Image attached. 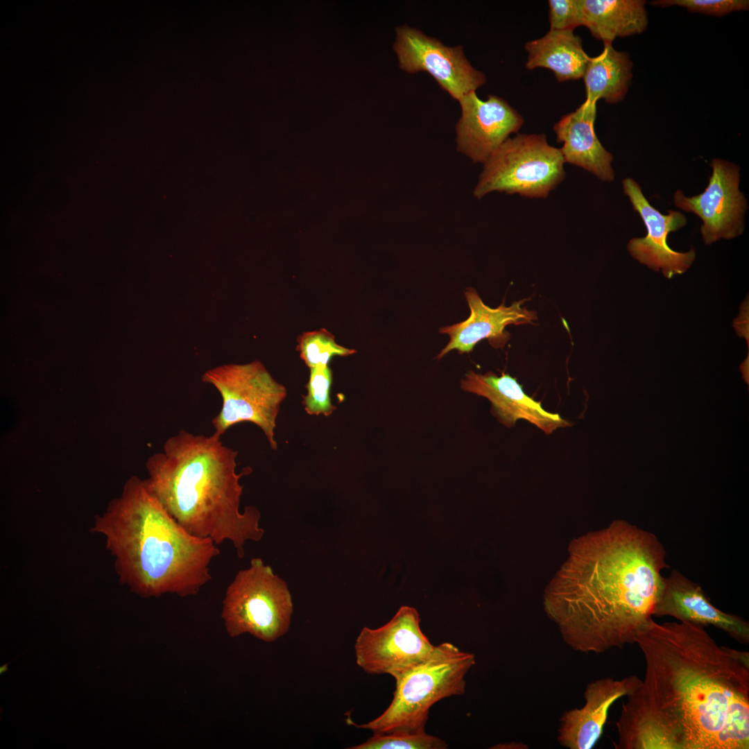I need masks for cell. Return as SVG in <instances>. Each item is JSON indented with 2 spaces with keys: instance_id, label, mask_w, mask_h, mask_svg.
<instances>
[{
  "instance_id": "1",
  "label": "cell",
  "mask_w": 749,
  "mask_h": 749,
  "mask_svg": "<svg viewBox=\"0 0 749 749\" xmlns=\"http://www.w3.org/2000/svg\"><path fill=\"white\" fill-rule=\"evenodd\" d=\"M644 675L622 703L616 749H748L749 653L700 625L652 619L635 642Z\"/></svg>"
},
{
  "instance_id": "2",
  "label": "cell",
  "mask_w": 749,
  "mask_h": 749,
  "mask_svg": "<svg viewBox=\"0 0 749 749\" xmlns=\"http://www.w3.org/2000/svg\"><path fill=\"white\" fill-rule=\"evenodd\" d=\"M668 567L655 534L614 521L571 542L544 590L545 612L576 651L622 648L653 619Z\"/></svg>"
},
{
  "instance_id": "3",
  "label": "cell",
  "mask_w": 749,
  "mask_h": 749,
  "mask_svg": "<svg viewBox=\"0 0 749 749\" xmlns=\"http://www.w3.org/2000/svg\"><path fill=\"white\" fill-rule=\"evenodd\" d=\"M238 452L224 445L221 436L195 435L180 430L164 444L163 451L146 462L148 490L167 513L191 535L216 545L230 541L239 558L247 541L264 534L261 513L254 506L240 510L241 477L236 472Z\"/></svg>"
},
{
  "instance_id": "4",
  "label": "cell",
  "mask_w": 749,
  "mask_h": 749,
  "mask_svg": "<svg viewBox=\"0 0 749 749\" xmlns=\"http://www.w3.org/2000/svg\"><path fill=\"white\" fill-rule=\"evenodd\" d=\"M91 531L104 536L120 583L141 597L197 594L212 579L209 565L220 553L212 540L181 526L135 476Z\"/></svg>"
},
{
  "instance_id": "5",
  "label": "cell",
  "mask_w": 749,
  "mask_h": 749,
  "mask_svg": "<svg viewBox=\"0 0 749 749\" xmlns=\"http://www.w3.org/2000/svg\"><path fill=\"white\" fill-rule=\"evenodd\" d=\"M475 664L473 653L445 642L435 646L431 656L395 680L393 698L378 717L358 725L347 723L374 734L425 732L430 708L440 700L465 692V676Z\"/></svg>"
},
{
  "instance_id": "6",
  "label": "cell",
  "mask_w": 749,
  "mask_h": 749,
  "mask_svg": "<svg viewBox=\"0 0 749 749\" xmlns=\"http://www.w3.org/2000/svg\"><path fill=\"white\" fill-rule=\"evenodd\" d=\"M293 610L286 583L255 558L227 587L221 617L231 637L248 633L272 642L289 631Z\"/></svg>"
},
{
  "instance_id": "7",
  "label": "cell",
  "mask_w": 749,
  "mask_h": 749,
  "mask_svg": "<svg viewBox=\"0 0 749 749\" xmlns=\"http://www.w3.org/2000/svg\"><path fill=\"white\" fill-rule=\"evenodd\" d=\"M202 381L213 385L222 397L221 408L212 420L214 433L221 436L235 424L251 422L277 449L275 429L286 389L261 361L218 365L204 372Z\"/></svg>"
},
{
  "instance_id": "8",
  "label": "cell",
  "mask_w": 749,
  "mask_h": 749,
  "mask_svg": "<svg viewBox=\"0 0 749 749\" xmlns=\"http://www.w3.org/2000/svg\"><path fill=\"white\" fill-rule=\"evenodd\" d=\"M560 148L544 134L508 138L483 163L474 194L481 198L497 191L527 198H546L565 176Z\"/></svg>"
},
{
  "instance_id": "9",
  "label": "cell",
  "mask_w": 749,
  "mask_h": 749,
  "mask_svg": "<svg viewBox=\"0 0 749 749\" xmlns=\"http://www.w3.org/2000/svg\"><path fill=\"white\" fill-rule=\"evenodd\" d=\"M434 648L420 628L417 611L404 605L381 627H364L354 652L357 665L365 672L389 674L397 680L425 662Z\"/></svg>"
},
{
  "instance_id": "10",
  "label": "cell",
  "mask_w": 749,
  "mask_h": 749,
  "mask_svg": "<svg viewBox=\"0 0 749 749\" xmlns=\"http://www.w3.org/2000/svg\"><path fill=\"white\" fill-rule=\"evenodd\" d=\"M394 49L402 69L427 71L455 99L475 92L485 83V75L472 66L460 46H445L417 28L399 27Z\"/></svg>"
},
{
  "instance_id": "11",
  "label": "cell",
  "mask_w": 749,
  "mask_h": 749,
  "mask_svg": "<svg viewBox=\"0 0 749 749\" xmlns=\"http://www.w3.org/2000/svg\"><path fill=\"white\" fill-rule=\"evenodd\" d=\"M710 165L712 174L703 193L692 197L680 190L674 193L677 207L694 213L703 221L700 232L707 245L741 234L747 209V200L739 190V167L721 159H713Z\"/></svg>"
},
{
  "instance_id": "12",
  "label": "cell",
  "mask_w": 749,
  "mask_h": 749,
  "mask_svg": "<svg viewBox=\"0 0 749 749\" xmlns=\"http://www.w3.org/2000/svg\"><path fill=\"white\" fill-rule=\"evenodd\" d=\"M622 184L623 193L629 198L647 230L644 237L630 240L628 250L632 257L651 269L661 271L666 278L685 273L696 259L695 250L675 251L666 241L671 232L677 231L687 224L685 216L673 210H669L667 214L660 213L649 203L640 186L632 178L624 179Z\"/></svg>"
},
{
  "instance_id": "13",
  "label": "cell",
  "mask_w": 749,
  "mask_h": 749,
  "mask_svg": "<svg viewBox=\"0 0 749 749\" xmlns=\"http://www.w3.org/2000/svg\"><path fill=\"white\" fill-rule=\"evenodd\" d=\"M458 101L461 117L456 127L457 149L474 162L484 163L524 123L522 115L497 96L489 95L483 101L471 92Z\"/></svg>"
},
{
  "instance_id": "14",
  "label": "cell",
  "mask_w": 749,
  "mask_h": 749,
  "mask_svg": "<svg viewBox=\"0 0 749 749\" xmlns=\"http://www.w3.org/2000/svg\"><path fill=\"white\" fill-rule=\"evenodd\" d=\"M465 296L470 316L465 320L439 329L440 333L449 336V341L437 355L438 360L454 350L459 354L469 353L483 339H487L494 348H503L510 338V334L505 331L508 325L533 323L537 319L536 311L522 306L523 300L510 306L502 303L493 309L484 304L473 288H467Z\"/></svg>"
},
{
  "instance_id": "15",
  "label": "cell",
  "mask_w": 749,
  "mask_h": 749,
  "mask_svg": "<svg viewBox=\"0 0 749 749\" xmlns=\"http://www.w3.org/2000/svg\"><path fill=\"white\" fill-rule=\"evenodd\" d=\"M653 616H669L679 621L712 626L736 641L749 643V623L743 618L715 607L700 585L677 569L664 577Z\"/></svg>"
},
{
  "instance_id": "16",
  "label": "cell",
  "mask_w": 749,
  "mask_h": 749,
  "mask_svg": "<svg viewBox=\"0 0 749 749\" xmlns=\"http://www.w3.org/2000/svg\"><path fill=\"white\" fill-rule=\"evenodd\" d=\"M640 682L638 676L631 675L621 679L603 678L588 683L584 691V705L565 712L559 719V744L568 749L594 746L603 734L612 705L630 695Z\"/></svg>"
},
{
  "instance_id": "17",
  "label": "cell",
  "mask_w": 749,
  "mask_h": 749,
  "mask_svg": "<svg viewBox=\"0 0 749 749\" xmlns=\"http://www.w3.org/2000/svg\"><path fill=\"white\" fill-rule=\"evenodd\" d=\"M460 388L487 398L491 402V413L506 427H513L517 420L524 419L550 434L558 428L571 425L559 414L545 411L508 374L497 376L492 372L482 374L469 371L460 381Z\"/></svg>"
},
{
  "instance_id": "18",
  "label": "cell",
  "mask_w": 749,
  "mask_h": 749,
  "mask_svg": "<svg viewBox=\"0 0 749 749\" xmlns=\"http://www.w3.org/2000/svg\"><path fill=\"white\" fill-rule=\"evenodd\" d=\"M596 103L585 100L574 112L564 115L553 126L565 162L582 167L602 181L611 182L614 172L612 155L599 140L595 130Z\"/></svg>"
},
{
  "instance_id": "19",
  "label": "cell",
  "mask_w": 749,
  "mask_h": 749,
  "mask_svg": "<svg viewBox=\"0 0 749 749\" xmlns=\"http://www.w3.org/2000/svg\"><path fill=\"white\" fill-rule=\"evenodd\" d=\"M644 0H580L581 26L595 38L612 44L642 33L648 26Z\"/></svg>"
},
{
  "instance_id": "20",
  "label": "cell",
  "mask_w": 749,
  "mask_h": 749,
  "mask_svg": "<svg viewBox=\"0 0 749 749\" xmlns=\"http://www.w3.org/2000/svg\"><path fill=\"white\" fill-rule=\"evenodd\" d=\"M525 49L528 69H549L559 82L583 78L590 58L574 31L549 30L542 37L528 42Z\"/></svg>"
},
{
  "instance_id": "21",
  "label": "cell",
  "mask_w": 749,
  "mask_h": 749,
  "mask_svg": "<svg viewBox=\"0 0 749 749\" xmlns=\"http://www.w3.org/2000/svg\"><path fill=\"white\" fill-rule=\"evenodd\" d=\"M602 52L589 58L583 78L586 99L597 103L603 99L617 103L626 96L632 77V62L629 55L617 51L612 44L604 43Z\"/></svg>"
},
{
  "instance_id": "22",
  "label": "cell",
  "mask_w": 749,
  "mask_h": 749,
  "mask_svg": "<svg viewBox=\"0 0 749 749\" xmlns=\"http://www.w3.org/2000/svg\"><path fill=\"white\" fill-rule=\"evenodd\" d=\"M298 348L301 359L309 368L327 366L334 356H346L356 352L338 345L325 329L303 333L298 338Z\"/></svg>"
},
{
  "instance_id": "23",
  "label": "cell",
  "mask_w": 749,
  "mask_h": 749,
  "mask_svg": "<svg viewBox=\"0 0 749 749\" xmlns=\"http://www.w3.org/2000/svg\"><path fill=\"white\" fill-rule=\"evenodd\" d=\"M447 744L438 737L426 732L418 733L390 732L374 734L365 742L348 747L350 749H445Z\"/></svg>"
},
{
  "instance_id": "24",
  "label": "cell",
  "mask_w": 749,
  "mask_h": 749,
  "mask_svg": "<svg viewBox=\"0 0 749 749\" xmlns=\"http://www.w3.org/2000/svg\"><path fill=\"white\" fill-rule=\"evenodd\" d=\"M332 372L328 365L310 368L303 405L309 415L329 416L336 409L330 398Z\"/></svg>"
},
{
  "instance_id": "25",
  "label": "cell",
  "mask_w": 749,
  "mask_h": 749,
  "mask_svg": "<svg viewBox=\"0 0 749 749\" xmlns=\"http://www.w3.org/2000/svg\"><path fill=\"white\" fill-rule=\"evenodd\" d=\"M651 4L665 8L677 6L686 8L690 12L721 17L732 12L746 10L749 8L748 0H656Z\"/></svg>"
},
{
  "instance_id": "26",
  "label": "cell",
  "mask_w": 749,
  "mask_h": 749,
  "mask_svg": "<svg viewBox=\"0 0 749 749\" xmlns=\"http://www.w3.org/2000/svg\"><path fill=\"white\" fill-rule=\"evenodd\" d=\"M550 30L574 31L581 26L580 0H549Z\"/></svg>"
},
{
  "instance_id": "27",
  "label": "cell",
  "mask_w": 749,
  "mask_h": 749,
  "mask_svg": "<svg viewBox=\"0 0 749 749\" xmlns=\"http://www.w3.org/2000/svg\"><path fill=\"white\" fill-rule=\"evenodd\" d=\"M490 748H499V749H526L528 746L524 743L517 742L513 741L508 743H500L491 747Z\"/></svg>"
},
{
  "instance_id": "28",
  "label": "cell",
  "mask_w": 749,
  "mask_h": 749,
  "mask_svg": "<svg viewBox=\"0 0 749 749\" xmlns=\"http://www.w3.org/2000/svg\"><path fill=\"white\" fill-rule=\"evenodd\" d=\"M13 660H14V659H13L12 660H11L10 662H7V663H6L5 664H3V665H1V666H0V674H1H1H3V673H5L6 671H8V666H9V664H10V663H11V662H12L13 661Z\"/></svg>"
}]
</instances>
